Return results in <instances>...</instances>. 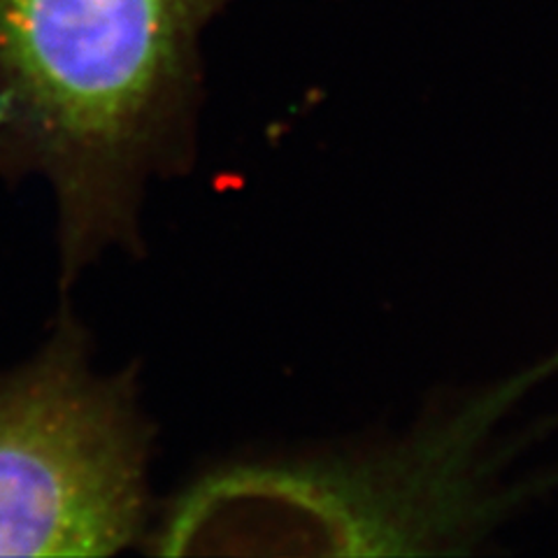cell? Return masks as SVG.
<instances>
[{"mask_svg": "<svg viewBox=\"0 0 558 558\" xmlns=\"http://www.w3.org/2000/svg\"><path fill=\"white\" fill-rule=\"evenodd\" d=\"M558 359L430 416L403 440L293 468H242L205 482L180 508L196 551H468L521 494L496 482L492 424Z\"/></svg>", "mask_w": 558, "mask_h": 558, "instance_id": "6da1fadb", "label": "cell"}, {"mask_svg": "<svg viewBox=\"0 0 558 558\" xmlns=\"http://www.w3.org/2000/svg\"><path fill=\"white\" fill-rule=\"evenodd\" d=\"M231 0H0V112L59 163L126 159L189 89Z\"/></svg>", "mask_w": 558, "mask_h": 558, "instance_id": "7a4b0ae2", "label": "cell"}, {"mask_svg": "<svg viewBox=\"0 0 558 558\" xmlns=\"http://www.w3.org/2000/svg\"><path fill=\"white\" fill-rule=\"evenodd\" d=\"M143 508V459L112 391L51 356L0 389V556H110Z\"/></svg>", "mask_w": 558, "mask_h": 558, "instance_id": "3957f363", "label": "cell"}]
</instances>
